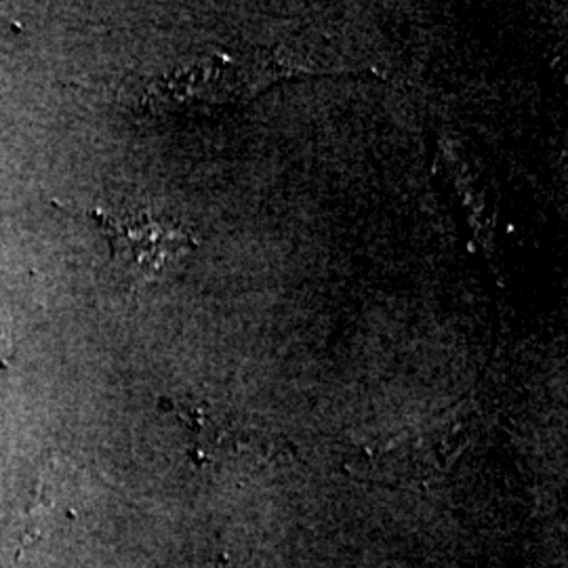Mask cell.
Here are the masks:
<instances>
[{
  "mask_svg": "<svg viewBox=\"0 0 568 568\" xmlns=\"http://www.w3.org/2000/svg\"><path fill=\"white\" fill-rule=\"evenodd\" d=\"M9 352H11V344H9L7 335H4V331H0V363L9 356Z\"/></svg>",
  "mask_w": 568,
  "mask_h": 568,
  "instance_id": "4",
  "label": "cell"
},
{
  "mask_svg": "<svg viewBox=\"0 0 568 568\" xmlns=\"http://www.w3.org/2000/svg\"><path fill=\"white\" fill-rule=\"evenodd\" d=\"M98 222L110 243L112 262L135 283L161 278L196 246L190 230L145 211L98 213Z\"/></svg>",
  "mask_w": 568,
  "mask_h": 568,
  "instance_id": "1",
  "label": "cell"
},
{
  "mask_svg": "<svg viewBox=\"0 0 568 568\" xmlns=\"http://www.w3.org/2000/svg\"><path fill=\"white\" fill-rule=\"evenodd\" d=\"M244 87L246 77L239 63L211 60L156 82L150 100L154 105H211L239 98Z\"/></svg>",
  "mask_w": 568,
  "mask_h": 568,
  "instance_id": "3",
  "label": "cell"
},
{
  "mask_svg": "<svg viewBox=\"0 0 568 568\" xmlns=\"http://www.w3.org/2000/svg\"><path fill=\"white\" fill-rule=\"evenodd\" d=\"M467 443L466 417L432 427L417 436H400L377 448L366 462V474L389 485L426 483L443 476Z\"/></svg>",
  "mask_w": 568,
  "mask_h": 568,
  "instance_id": "2",
  "label": "cell"
}]
</instances>
